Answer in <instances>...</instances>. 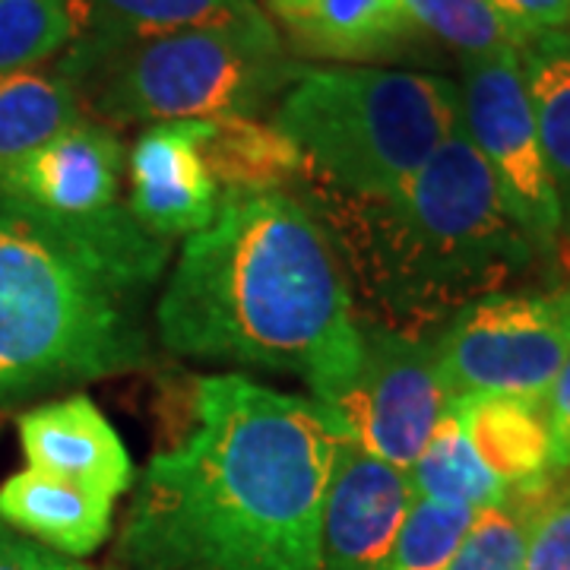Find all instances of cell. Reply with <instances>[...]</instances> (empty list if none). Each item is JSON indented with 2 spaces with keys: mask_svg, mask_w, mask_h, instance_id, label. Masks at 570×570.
<instances>
[{
  "mask_svg": "<svg viewBox=\"0 0 570 570\" xmlns=\"http://www.w3.org/2000/svg\"><path fill=\"white\" fill-rule=\"evenodd\" d=\"M343 422L314 396L209 374L181 444L137 479L121 532L134 570H321Z\"/></svg>",
  "mask_w": 570,
  "mask_h": 570,
  "instance_id": "1",
  "label": "cell"
},
{
  "mask_svg": "<svg viewBox=\"0 0 570 570\" xmlns=\"http://www.w3.org/2000/svg\"><path fill=\"white\" fill-rule=\"evenodd\" d=\"M165 352L305 381L330 403L358 365V314L324 223L292 190L223 194L153 307Z\"/></svg>",
  "mask_w": 570,
  "mask_h": 570,
  "instance_id": "2",
  "label": "cell"
},
{
  "mask_svg": "<svg viewBox=\"0 0 570 570\" xmlns=\"http://www.w3.org/2000/svg\"><path fill=\"white\" fill-rule=\"evenodd\" d=\"M168 261L124 204L70 223L0 190V409L149 365Z\"/></svg>",
  "mask_w": 570,
  "mask_h": 570,
  "instance_id": "3",
  "label": "cell"
},
{
  "mask_svg": "<svg viewBox=\"0 0 570 570\" xmlns=\"http://www.w3.org/2000/svg\"><path fill=\"white\" fill-rule=\"evenodd\" d=\"M295 197L324 223L362 321L434 336L460 307L508 292L542 254L513 219L489 165L456 130L387 200H355L317 184Z\"/></svg>",
  "mask_w": 570,
  "mask_h": 570,
  "instance_id": "4",
  "label": "cell"
},
{
  "mask_svg": "<svg viewBox=\"0 0 570 570\" xmlns=\"http://www.w3.org/2000/svg\"><path fill=\"white\" fill-rule=\"evenodd\" d=\"M269 121L305 156V181L387 200L463 130L460 82L367 63L302 67Z\"/></svg>",
  "mask_w": 570,
  "mask_h": 570,
  "instance_id": "5",
  "label": "cell"
},
{
  "mask_svg": "<svg viewBox=\"0 0 570 570\" xmlns=\"http://www.w3.org/2000/svg\"><path fill=\"white\" fill-rule=\"evenodd\" d=\"M73 39L61 70L105 127L257 115L266 102H279L305 67L285 55L283 36L266 17L156 39Z\"/></svg>",
  "mask_w": 570,
  "mask_h": 570,
  "instance_id": "6",
  "label": "cell"
},
{
  "mask_svg": "<svg viewBox=\"0 0 570 570\" xmlns=\"http://www.w3.org/2000/svg\"><path fill=\"white\" fill-rule=\"evenodd\" d=\"M431 343L453 396L546 400L570 358V283L485 295L460 307Z\"/></svg>",
  "mask_w": 570,
  "mask_h": 570,
  "instance_id": "7",
  "label": "cell"
},
{
  "mask_svg": "<svg viewBox=\"0 0 570 570\" xmlns=\"http://www.w3.org/2000/svg\"><path fill=\"white\" fill-rule=\"evenodd\" d=\"M358 340V365L326 409L343 422L348 441L409 472L453 400L434 343L362 317Z\"/></svg>",
  "mask_w": 570,
  "mask_h": 570,
  "instance_id": "8",
  "label": "cell"
},
{
  "mask_svg": "<svg viewBox=\"0 0 570 570\" xmlns=\"http://www.w3.org/2000/svg\"><path fill=\"white\" fill-rule=\"evenodd\" d=\"M463 130L535 250L554 254L568 223L532 118L520 51L460 61Z\"/></svg>",
  "mask_w": 570,
  "mask_h": 570,
  "instance_id": "9",
  "label": "cell"
},
{
  "mask_svg": "<svg viewBox=\"0 0 570 570\" xmlns=\"http://www.w3.org/2000/svg\"><path fill=\"white\" fill-rule=\"evenodd\" d=\"M412 501L406 469L343 438L324 498L321 570H387Z\"/></svg>",
  "mask_w": 570,
  "mask_h": 570,
  "instance_id": "10",
  "label": "cell"
},
{
  "mask_svg": "<svg viewBox=\"0 0 570 570\" xmlns=\"http://www.w3.org/2000/svg\"><path fill=\"white\" fill-rule=\"evenodd\" d=\"M130 200L137 223L163 238H190L213 225L219 213V187L200 153V121L149 124L127 153Z\"/></svg>",
  "mask_w": 570,
  "mask_h": 570,
  "instance_id": "11",
  "label": "cell"
},
{
  "mask_svg": "<svg viewBox=\"0 0 570 570\" xmlns=\"http://www.w3.org/2000/svg\"><path fill=\"white\" fill-rule=\"evenodd\" d=\"M121 140L96 121H77L0 171V190L55 219L86 223L118 204Z\"/></svg>",
  "mask_w": 570,
  "mask_h": 570,
  "instance_id": "12",
  "label": "cell"
},
{
  "mask_svg": "<svg viewBox=\"0 0 570 570\" xmlns=\"http://www.w3.org/2000/svg\"><path fill=\"white\" fill-rule=\"evenodd\" d=\"M17 431L29 469L45 475L99 491L111 501H118L137 479L115 425L82 393L22 412Z\"/></svg>",
  "mask_w": 570,
  "mask_h": 570,
  "instance_id": "13",
  "label": "cell"
},
{
  "mask_svg": "<svg viewBox=\"0 0 570 570\" xmlns=\"http://www.w3.org/2000/svg\"><path fill=\"white\" fill-rule=\"evenodd\" d=\"M264 7L276 32L314 61L374 67L422 41L403 0H264Z\"/></svg>",
  "mask_w": 570,
  "mask_h": 570,
  "instance_id": "14",
  "label": "cell"
},
{
  "mask_svg": "<svg viewBox=\"0 0 570 570\" xmlns=\"http://www.w3.org/2000/svg\"><path fill=\"white\" fill-rule=\"evenodd\" d=\"M450 406L463 422L479 460L510 494L554 491L551 438L542 400L501 396V393H463Z\"/></svg>",
  "mask_w": 570,
  "mask_h": 570,
  "instance_id": "15",
  "label": "cell"
},
{
  "mask_svg": "<svg viewBox=\"0 0 570 570\" xmlns=\"http://www.w3.org/2000/svg\"><path fill=\"white\" fill-rule=\"evenodd\" d=\"M111 517V498L45 475L39 469L26 466L0 485V520L10 530L77 561L108 539Z\"/></svg>",
  "mask_w": 570,
  "mask_h": 570,
  "instance_id": "16",
  "label": "cell"
},
{
  "mask_svg": "<svg viewBox=\"0 0 570 570\" xmlns=\"http://www.w3.org/2000/svg\"><path fill=\"white\" fill-rule=\"evenodd\" d=\"M200 153L219 194L285 190L305 178V156L295 140L257 115L200 121Z\"/></svg>",
  "mask_w": 570,
  "mask_h": 570,
  "instance_id": "17",
  "label": "cell"
},
{
  "mask_svg": "<svg viewBox=\"0 0 570 570\" xmlns=\"http://www.w3.org/2000/svg\"><path fill=\"white\" fill-rule=\"evenodd\" d=\"M82 39L134 41L266 17L257 0H73Z\"/></svg>",
  "mask_w": 570,
  "mask_h": 570,
  "instance_id": "18",
  "label": "cell"
},
{
  "mask_svg": "<svg viewBox=\"0 0 570 570\" xmlns=\"http://www.w3.org/2000/svg\"><path fill=\"white\" fill-rule=\"evenodd\" d=\"M82 121L80 92L63 70L0 77V171Z\"/></svg>",
  "mask_w": 570,
  "mask_h": 570,
  "instance_id": "19",
  "label": "cell"
},
{
  "mask_svg": "<svg viewBox=\"0 0 570 570\" xmlns=\"http://www.w3.org/2000/svg\"><path fill=\"white\" fill-rule=\"evenodd\" d=\"M520 67L551 181L570 225V32L532 36L520 51Z\"/></svg>",
  "mask_w": 570,
  "mask_h": 570,
  "instance_id": "20",
  "label": "cell"
},
{
  "mask_svg": "<svg viewBox=\"0 0 570 570\" xmlns=\"http://www.w3.org/2000/svg\"><path fill=\"white\" fill-rule=\"evenodd\" d=\"M409 482L415 498L469 510L494 508L510 494L479 460L453 406H448L438 428L431 431L425 450L419 453L415 466L409 469Z\"/></svg>",
  "mask_w": 570,
  "mask_h": 570,
  "instance_id": "21",
  "label": "cell"
},
{
  "mask_svg": "<svg viewBox=\"0 0 570 570\" xmlns=\"http://www.w3.org/2000/svg\"><path fill=\"white\" fill-rule=\"evenodd\" d=\"M403 7L422 36L448 45L460 61L523 51L530 41L494 0H403Z\"/></svg>",
  "mask_w": 570,
  "mask_h": 570,
  "instance_id": "22",
  "label": "cell"
},
{
  "mask_svg": "<svg viewBox=\"0 0 570 570\" xmlns=\"http://www.w3.org/2000/svg\"><path fill=\"white\" fill-rule=\"evenodd\" d=\"M551 501L554 491H535L508 494L494 508L475 510V520L450 570H523L532 527Z\"/></svg>",
  "mask_w": 570,
  "mask_h": 570,
  "instance_id": "23",
  "label": "cell"
},
{
  "mask_svg": "<svg viewBox=\"0 0 570 570\" xmlns=\"http://www.w3.org/2000/svg\"><path fill=\"white\" fill-rule=\"evenodd\" d=\"M73 36V0H0V77L39 67Z\"/></svg>",
  "mask_w": 570,
  "mask_h": 570,
  "instance_id": "24",
  "label": "cell"
},
{
  "mask_svg": "<svg viewBox=\"0 0 570 570\" xmlns=\"http://www.w3.org/2000/svg\"><path fill=\"white\" fill-rule=\"evenodd\" d=\"M475 510L415 498L390 554L387 570H450Z\"/></svg>",
  "mask_w": 570,
  "mask_h": 570,
  "instance_id": "25",
  "label": "cell"
},
{
  "mask_svg": "<svg viewBox=\"0 0 570 570\" xmlns=\"http://www.w3.org/2000/svg\"><path fill=\"white\" fill-rule=\"evenodd\" d=\"M523 570H570V494L554 498L539 513Z\"/></svg>",
  "mask_w": 570,
  "mask_h": 570,
  "instance_id": "26",
  "label": "cell"
},
{
  "mask_svg": "<svg viewBox=\"0 0 570 570\" xmlns=\"http://www.w3.org/2000/svg\"><path fill=\"white\" fill-rule=\"evenodd\" d=\"M0 570H92L77 558L45 549L36 539L10 530L0 520Z\"/></svg>",
  "mask_w": 570,
  "mask_h": 570,
  "instance_id": "27",
  "label": "cell"
},
{
  "mask_svg": "<svg viewBox=\"0 0 570 570\" xmlns=\"http://www.w3.org/2000/svg\"><path fill=\"white\" fill-rule=\"evenodd\" d=\"M542 409H546V422H549L551 469L561 479L564 472H570V358L546 393Z\"/></svg>",
  "mask_w": 570,
  "mask_h": 570,
  "instance_id": "28",
  "label": "cell"
},
{
  "mask_svg": "<svg viewBox=\"0 0 570 570\" xmlns=\"http://www.w3.org/2000/svg\"><path fill=\"white\" fill-rule=\"evenodd\" d=\"M527 36L570 32V0H494Z\"/></svg>",
  "mask_w": 570,
  "mask_h": 570,
  "instance_id": "29",
  "label": "cell"
}]
</instances>
